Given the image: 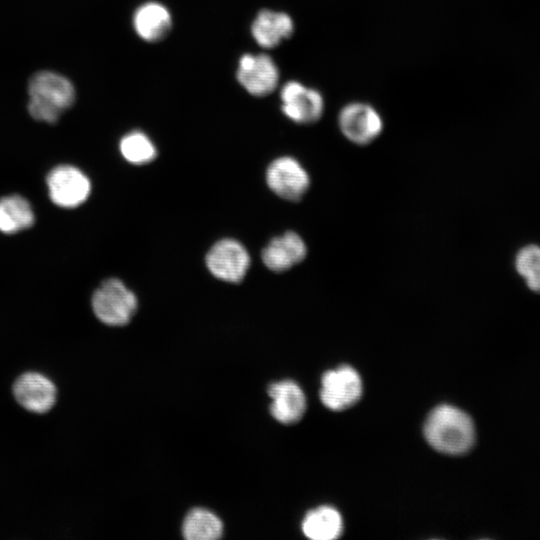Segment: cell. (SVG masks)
I'll list each match as a JSON object with an SVG mask.
<instances>
[{"mask_svg":"<svg viewBox=\"0 0 540 540\" xmlns=\"http://www.w3.org/2000/svg\"><path fill=\"white\" fill-rule=\"evenodd\" d=\"M294 30L291 17L284 12L261 10L254 19L251 32L256 42L264 48H273L288 39Z\"/></svg>","mask_w":540,"mask_h":540,"instance_id":"5bb4252c","label":"cell"},{"mask_svg":"<svg viewBox=\"0 0 540 540\" xmlns=\"http://www.w3.org/2000/svg\"><path fill=\"white\" fill-rule=\"evenodd\" d=\"M182 534L188 540H216L223 534V524L209 510L195 508L185 517Z\"/></svg>","mask_w":540,"mask_h":540,"instance_id":"ac0fdd59","label":"cell"},{"mask_svg":"<svg viewBox=\"0 0 540 540\" xmlns=\"http://www.w3.org/2000/svg\"><path fill=\"white\" fill-rule=\"evenodd\" d=\"M338 124L342 134L357 145L374 141L383 129L382 118L374 107L360 102L344 106Z\"/></svg>","mask_w":540,"mask_h":540,"instance_id":"ba28073f","label":"cell"},{"mask_svg":"<svg viewBox=\"0 0 540 540\" xmlns=\"http://www.w3.org/2000/svg\"><path fill=\"white\" fill-rule=\"evenodd\" d=\"M306 254L307 247L300 235L287 231L271 239L262 251V261L268 269L283 272L302 262Z\"/></svg>","mask_w":540,"mask_h":540,"instance_id":"7c38bea8","label":"cell"},{"mask_svg":"<svg viewBox=\"0 0 540 540\" xmlns=\"http://www.w3.org/2000/svg\"><path fill=\"white\" fill-rule=\"evenodd\" d=\"M268 395L272 399L271 415L280 423L292 424L299 421L306 407L301 388L292 380H283L269 385Z\"/></svg>","mask_w":540,"mask_h":540,"instance_id":"4fadbf2b","label":"cell"},{"mask_svg":"<svg viewBox=\"0 0 540 540\" xmlns=\"http://www.w3.org/2000/svg\"><path fill=\"white\" fill-rule=\"evenodd\" d=\"M266 182L277 196L289 201H298L309 189L310 177L295 158L282 156L268 166Z\"/></svg>","mask_w":540,"mask_h":540,"instance_id":"5b68a950","label":"cell"},{"mask_svg":"<svg viewBox=\"0 0 540 540\" xmlns=\"http://www.w3.org/2000/svg\"><path fill=\"white\" fill-rule=\"evenodd\" d=\"M34 212L30 203L20 195H9L0 199V231L15 234L31 227Z\"/></svg>","mask_w":540,"mask_h":540,"instance_id":"e0dca14e","label":"cell"},{"mask_svg":"<svg viewBox=\"0 0 540 540\" xmlns=\"http://www.w3.org/2000/svg\"><path fill=\"white\" fill-rule=\"evenodd\" d=\"M122 156L132 164H146L157 155L156 147L149 137L140 131L126 134L120 141Z\"/></svg>","mask_w":540,"mask_h":540,"instance_id":"d6986e66","label":"cell"},{"mask_svg":"<svg viewBox=\"0 0 540 540\" xmlns=\"http://www.w3.org/2000/svg\"><path fill=\"white\" fill-rule=\"evenodd\" d=\"M28 111L42 122L55 123L75 100L73 84L64 76L41 71L33 75L28 85Z\"/></svg>","mask_w":540,"mask_h":540,"instance_id":"7a4b0ae2","label":"cell"},{"mask_svg":"<svg viewBox=\"0 0 540 540\" xmlns=\"http://www.w3.org/2000/svg\"><path fill=\"white\" fill-rule=\"evenodd\" d=\"M49 196L55 205L74 208L85 202L91 191L89 178L77 167L60 165L47 176Z\"/></svg>","mask_w":540,"mask_h":540,"instance_id":"277c9868","label":"cell"},{"mask_svg":"<svg viewBox=\"0 0 540 540\" xmlns=\"http://www.w3.org/2000/svg\"><path fill=\"white\" fill-rule=\"evenodd\" d=\"M13 393L23 408L34 413L48 412L57 398L55 384L38 372L22 374L14 383Z\"/></svg>","mask_w":540,"mask_h":540,"instance_id":"8fae6325","label":"cell"},{"mask_svg":"<svg viewBox=\"0 0 540 540\" xmlns=\"http://www.w3.org/2000/svg\"><path fill=\"white\" fill-rule=\"evenodd\" d=\"M206 265L216 278L238 283L246 275L250 257L246 248L234 239H222L215 243L206 256Z\"/></svg>","mask_w":540,"mask_h":540,"instance_id":"8992f818","label":"cell"},{"mask_svg":"<svg viewBox=\"0 0 540 540\" xmlns=\"http://www.w3.org/2000/svg\"><path fill=\"white\" fill-rule=\"evenodd\" d=\"M281 109L287 118L298 124L318 121L324 110L322 95L300 82H287L281 89Z\"/></svg>","mask_w":540,"mask_h":540,"instance_id":"9c48e42d","label":"cell"},{"mask_svg":"<svg viewBox=\"0 0 540 540\" xmlns=\"http://www.w3.org/2000/svg\"><path fill=\"white\" fill-rule=\"evenodd\" d=\"M424 434L434 449L450 455L466 453L475 440L471 417L451 405H440L431 411L424 425Z\"/></svg>","mask_w":540,"mask_h":540,"instance_id":"6da1fadb","label":"cell"},{"mask_svg":"<svg viewBox=\"0 0 540 540\" xmlns=\"http://www.w3.org/2000/svg\"><path fill=\"white\" fill-rule=\"evenodd\" d=\"M361 394V378L350 366L344 365L327 371L322 377L320 398L331 410H343L354 405Z\"/></svg>","mask_w":540,"mask_h":540,"instance_id":"52a82bcc","label":"cell"},{"mask_svg":"<svg viewBox=\"0 0 540 540\" xmlns=\"http://www.w3.org/2000/svg\"><path fill=\"white\" fill-rule=\"evenodd\" d=\"M343 530L339 512L330 506H320L309 511L302 522L304 535L313 540L338 538Z\"/></svg>","mask_w":540,"mask_h":540,"instance_id":"2e32d148","label":"cell"},{"mask_svg":"<svg viewBox=\"0 0 540 540\" xmlns=\"http://www.w3.org/2000/svg\"><path fill=\"white\" fill-rule=\"evenodd\" d=\"M92 309L96 317L111 326L125 325L137 309V298L122 281L105 280L93 293Z\"/></svg>","mask_w":540,"mask_h":540,"instance_id":"3957f363","label":"cell"},{"mask_svg":"<svg viewBox=\"0 0 540 540\" xmlns=\"http://www.w3.org/2000/svg\"><path fill=\"white\" fill-rule=\"evenodd\" d=\"M237 79L254 96H265L278 85L279 71L273 59L266 54H245L239 60Z\"/></svg>","mask_w":540,"mask_h":540,"instance_id":"30bf717a","label":"cell"},{"mask_svg":"<svg viewBox=\"0 0 540 540\" xmlns=\"http://www.w3.org/2000/svg\"><path fill=\"white\" fill-rule=\"evenodd\" d=\"M515 267L529 289L540 293V246L523 247L516 255Z\"/></svg>","mask_w":540,"mask_h":540,"instance_id":"ffe728a7","label":"cell"},{"mask_svg":"<svg viewBox=\"0 0 540 540\" xmlns=\"http://www.w3.org/2000/svg\"><path fill=\"white\" fill-rule=\"evenodd\" d=\"M133 25L136 33L142 39L156 42L168 34L172 19L165 6L156 2H148L135 11Z\"/></svg>","mask_w":540,"mask_h":540,"instance_id":"9a60e30c","label":"cell"}]
</instances>
